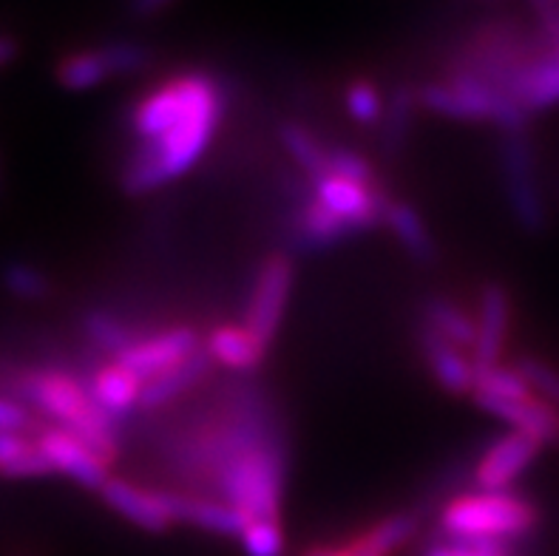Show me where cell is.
Wrapping results in <instances>:
<instances>
[{
    "instance_id": "6da1fadb",
    "label": "cell",
    "mask_w": 559,
    "mask_h": 556,
    "mask_svg": "<svg viewBox=\"0 0 559 556\" xmlns=\"http://www.w3.org/2000/svg\"><path fill=\"white\" fill-rule=\"evenodd\" d=\"M225 117L222 85L202 71L165 80L131 111L134 151L122 165V190L145 197L185 177L211 149Z\"/></svg>"
},
{
    "instance_id": "7a4b0ae2",
    "label": "cell",
    "mask_w": 559,
    "mask_h": 556,
    "mask_svg": "<svg viewBox=\"0 0 559 556\" xmlns=\"http://www.w3.org/2000/svg\"><path fill=\"white\" fill-rule=\"evenodd\" d=\"M14 392L26 406H35L55 421L57 429H66L80 443H85L97 458H117V421L94 403L92 392L74 375L66 372H26L17 378Z\"/></svg>"
},
{
    "instance_id": "3957f363",
    "label": "cell",
    "mask_w": 559,
    "mask_h": 556,
    "mask_svg": "<svg viewBox=\"0 0 559 556\" xmlns=\"http://www.w3.org/2000/svg\"><path fill=\"white\" fill-rule=\"evenodd\" d=\"M537 508L514 492L461 494L440 511V529L454 540L511 543L537 525Z\"/></svg>"
},
{
    "instance_id": "277c9868",
    "label": "cell",
    "mask_w": 559,
    "mask_h": 556,
    "mask_svg": "<svg viewBox=\"0 0 559 556\" xmlns=\"http://www.w3.org/2000/svg\"><path fill=\"white\" fill-rule=\"evenodd\" d=\"M418 103L440 117L468 122H495L503 131H525L528 114L497 85L452 74L443 83H429L418 92Z\"/></svg>"
},
{
    "instance_id": "5b68a950",
    "label": "cell",
    "mask_w": 559,
    "mask_h": 556,
    "mask_svg": "<svg viewBox=\"0 0 559 556\" xmlns=\"http://www.w3.org/2000/svg\"><path fill=\"white\" fill-rule=\"evenodd\" d=\"M503 174L509 204L520 227L528 233H539L546 227V204L539 197L534 154L525 131H506L503 137Z\"/></svg>"
},
{
    "instance_id": "8992f818",
    "label": "cell",
    "mask_w": 559,
    "mask_h": 556,
    "mask_svg": "<svg viewBox=\"0 0 559 556\" xmlns=\"http://www.w3.org/2000/svg\"><path fill=\"white\" fill-rule=\"evenodd\" d=\"M307 197L316 199L324 211L333 213L353 233L369 230L378 222H383V211L390 202L376 185L349 182V179H341L335 174H321V177L310 179Z\"/></svg>"
},
{
    "instance_id": "52a82bcc",
    "label": "cell",
    "mask_w": 559,
    "mask_h": 556,
    "mask_svg": "<svg viewBox=\"0 0 559 556\" xmlns=\"http://www.w3.org/2000/svg\"><path fill=\"white\" fill-rule=\"evenodd\" d=\"M290 259H287V256H270L262 268H259V273H255L253 287H250L248 316H245V327H248L264 346H270V341L276 339L284 310H287V301H290Z\"/></svg>"
},
{
    "instance_id": "ba28073f",
    "label": "cell",
    "mask_w": 559,
    "mask_h": 556,
    "mask_svg": "<svg viewBox=\"0 0 559 556\" xmlns=\"http://www.w3.org/2000/svg\"><path fill=\"white\" fill-rule=\"evenodd\" d=\"M197 350H202V344H199V335L191 327H170V330L136 339L126 353L114 358V364H120L122 369H128L142 383H148L151 378L163 375L165 369L177 367L185 358H191Z\"/></svg>"
},
{
    "instance_id": "9c48e42d",
    "label": "cell",
    "mask_w": 559,
    "mask_h": 556,
    "mask_svg": "<svg viewBox=\"0 0 559 556\" xmlns=\"http://www.w3.org/2000/svg\"><path fill=\"white\" fill-rule=\"evenodd\" d=\"M37 446H40L43 458L49 460V465L55 472L66 474L74 483L85 488H103L108 483V463L103 458H97L85 443H80L78 437L69 435L66 429H49L37 431Z\"/></svg>"
},
{
    "instance_id": "30bf717a",
    "label": "cell",
    "mask_w": 559,
    "mask_h": 556,
    "mask_svg": "<svg viewBox=\"0 0 559 556\" xmlns=\"http://www.w3.org/2000/svg\"><path fill=\"white\" fill-rule=\"evenodd\" d=\"M539 449L543 446H537L525 435H518V431L497 437L495 443L483 451L480 463L475 469L477 488L480 492H509L511 483L537 460Z\"/></svg>"
},
{
    "instance_id": "8fae6325",
    "label": "cell",
    "mask_w": 559,
    "mask_h": 556,
    "mask_svg": "<svg viewBox=\"0 0 559 556\" xmlns=\"http://www.w3.org/2000/svg\"><path fill=\"white\" fill-rule=\"evenodd\" d=\"M477 406L500 417L506 426H511V431L525 435L537 446L559 443V409L546 398L525 394L518 401H477Z\"/></svg>"
},
{
    "instance_id": "7c38bea8",
    "label": "cell",
    "mask_w": 559,
    "mask_h": 556,
    "mask_svg": "<svg viewBox=\"0 0 559 556\" xmlns=\"http://www.w3.org/2000/svg\"><path fill=\"white\" fill-rule=\"evenodd\" d=\"M103 500L117 511L120 517H126L128 522H134L136 529L151 531V534H159L170 525L168 506H165V494L154 492V488H142L131 480L122 477H108V483L103 488Z\"/></svg>"
},
{
    "instance_id": "4fadbf2b",
    "label": "cell",
    "mask_w": 559,
    "mask_h": 556,
    "mask_svg": "<svg viewBox=\"0 0 559 556\" xmlns=\"http://www.w3.org/2000/svg\"><path fill=\"white\" fill-rule=\"evenodd\" d=\"M509 94L525 114L559 106V51L543 49L506 85Z\"/></svg>"
},
{
    "instance_id": "5bb4252c",
    "label": "cell",
    "mask_w": 559,
    "mask_h": 556,
    "mask_svg": "<svg viewBox=\"0 0 559 556\" xmlns=\"http://www.w3.org/2000/svg\"><path fill=\"white\" fill-rule=\"evenodd\" d=\"M509 296L500 284L483 287L480 312H477V341L472 346V364L475 369L497 367L503 355L506 335H509Z\"/></svg>"
},
{
    "instance_id": "9a60e30c",
    "label": "cell",
    "mask_w": 559,
    "mask_h": 556,
    "mask_svg": "<svg viewBox=\"0 0 559 556\" xmlns=\"http://www.w3.org/2000/svg\"><path fill=\"white\" fill-rule=\"evenodd\" d=\"M165 506L174 522H191L197 529L211 531V534H227L241 536V531L248 529V517L236 511V508L225 506L222 500H211V497H188L179 492H163Z\"/></svg>"
},
{
    "instance_id": "2e32d148",
    "label": "cell",
    "mask_w": 559,
    "mask_h": 556,
    "mask_svg": "<svg viewBox=\"0 0 559 556\" xmlns=\"http://www.w3.org/2000/svg\"><path fill=\"white\" fill-rule=\"evenodd\" d=\"M211 364L213 360L211 355H207V350H197V353H193L191 358H185L182 364L165 369L163 375L151 378L148 383H142L140 409L154 412V409H163L168 406L170 401H177L179 394L191 392L193 387L202 383V378L207 375Z\"/></svg>"
},
{
    "instance_id": "e0dca14e",
    "label": "cell",
    "mask_w": 559,
    "mask_h": 556,
    "mask_svg": "<svg viewBox=\"0 0 559 556\" xmlns=\"http://www.w3.org/2000/svg\"><path fill=\"white\" fill-rule=\"evenodd\" d=\"M88 392H92L94 403H97L111 421H122L128 412L140 409L142 380H136L128 369H122L120 364H114L111 360V364L99 367L97 372L92 375Z\"/></svg>"
},
{
    "instance_id": "ac0fdd59",
    "label": "cell",
    "mask_w": 559,
    "mask_h": 556,
    "mask_svg": "<svg viewBox=\"0 0 559 556\" xmlns=\"http://www.w3.org/2000/svg\"><path fill=\"white\" fill-rule=\"evenodd\" d=\"M205 350L211 355V360H216V364H222L227 369H234V372H250V369L262 364L264 353H267V346L255 339L245 324L216 327L207 335Z\"/></svg>"
},
{
    "instance_id": "d6986e66",
    "label": "cell",
    "mask_w": 559,
    "mask_h": 556,
    "mask_svg": "<svg viewBox=\"0 0 559 556\" xmlns=\"http://www.w3.org/2000/svg\"><path fill=\"white\" fill-rule=\"evenodd\" d=\"M424 353L429 360V369L438 378V383L452 394L475 392V364L463 355V350L452 346L449 341L438 339L435 332H424Z\"/></svg>"
},
{
    "instance_id": "ffe728a7",
    "label": "cell",
    "mask_w": 559,
    "mask_h": 556,
    "mask_svg": "<svg viewBox=\"0 0 559 556\" xmlns=\"http://www.w3.org/2000/svg\"><path fill=\"white\" fill-rule=\"evenodd\" d=\"M353 236L344 222L324 211L316 199L305 197L301 208L296 213V225H293V241L301 250H324V247L335 245V241Z\"/></svg>"
},
{
    "instance_id": "44dd1931",
    "label": "cell",
    "mask_w": 559,
    "mask_h": 556,
    "mask_svg": "<svg viewBox=\"0 0 559 556\" xmlns=\"http://www.w3.org/2000/svg\"><path fill=\"white\" fill-rule=\"evenodd\" d=\"M415 525H418V522L412 520L409 514L386 517V520L376 522V525L364 531V534L353 536L349 543H344V548L353 556H392L412 534H415Z\"/></svg>"
},
{
    "instance_id": "7402d4cb",
    "label": "cell",
    "mask_w": 559,
    "mask_h": 556,
    "mask_svg": "<svg viewBox=\"0 0 559 556\" xmlns=\"http://www.w3.org/2000/svg\"><path fill=\"white\" fill-rule=\"evenodd\" d=\"M383 222L395 233V239L409 250V256H415L418 261L435 259V241L429 236V227L424 225V218L412 204L390 199L386 211H383Z\"/></svg>"
},
{
    "instance_id": "603a6c76",
    "label": "cell",
    "mask_w": 559,
    "mask_h": 556,
    "mask_svg": "<svg viewBox=\"0 0 559 556\" xmlns=\"http://www.w3.org/2000/svg\"><path fill=\"white\" fill-rule=\"evenodd\" d=\"M426 324H429V332H435L438 339L449 341L457 350H472L477 341L475 318L447 298H432L426 304Z\"/></svg>"
},
{
    "instance_id": "cb8c5ba5",
    "label": "cell",
    "mask_w": 559,
    "mask_h": 556,
    "mask_svg": "<svg viewBox=\"0 0 559 556\" xmlns=\"http://www.w3.org/2000/svg\"><path fill=\"white\" fill-rule=\"evenodd\" d=\"M0 474L3 477H46V474H55V469L43 458L37 440H28L23 435H0Z\"/></svg>"
},
{
    "instance_id": "d4e9b609",
    "label": "cell",
    "mask_w": 559,
    "mask_h": 556,
    "mask_svg": "<svg viewBox=\"0 0 559 556\" xmlns=\"http://www.w3.org/2000/svg\"><path fill=\"white\" fill-rule=\"evenodd\" d=\"M111 78L108 60L103 49L97 51H74L66 60L57 63V83L69 88V92H88L97 88Z\"/></svg>"
},
{
    "instance_id": "484cf974",
    "label": "cell",
    "mask_w": 559,
    "mask_h": 556,
    "mask_svg": "<svg viewBox=\"0 0 559 556\" xmlns=\"http://www.w3.org/2000/svg\"><path fill=\"white\" fill-rule=\"evenodd\" d=\"M532 394V383L520 367H486L475 369V401H518Z\"/></svg>"
},
{
    "instance_id": "4316f807",
    "label": "cell",
    "mask_w": 559,
    "mask_h": 556,
    "mask_svg": "<svg viewBox=\"0 0 559 556\" xmlns=\"http://www.w3.org/2000/svg\"><path fill=\"white\" fill-rule=\"evenodd\" d=\"M282 145L284 151L296 159V165L305 170L307 177L316 179L321 174H326V165H330V149H324L316 137L301 126H284L282 128Z\"/></svg>"
},
{
    "instance_id": "83f0119b",
    "label": "cell",
    "mask_w": 559,
    "mask_h": 556,
    "mask_svg": "<svg viewBox=\"0 0 559 556\" xmlns=\"http://www.w3.org/2000/svg\"><path fill=\"white\" fill-rule=\"evenodd\" d=\"M85 335H88V341H92L97 350L114 355V358H117L120 353H126L128 346L140 339V335H134V330H131L122 318L103 310H94L85 316Z\"/></svg>"
},
{
    "instance_id": "f1b7e54d",
    "label": "cell",
    "mask_w": 559,
    "mask_h": 556,
    "mask_svg": "<svg viewBox=\"0 0 559 556\" xmlns=\"http://www.w3.org/2000/svg\"><path fill=\"white\" fill-rule=\"evenodd\" d=\"M0 282L12 296L23 298V301H40L49 296V282L37 268L26 264V261H9L7 268L0 270Z\"/></svg>"
},
{
    "instance_id": "f546056e",
    "label": "cell",
    "mask_w": 559,
    "mask_h": 556,
    "mask_svg": "<svg viewBox=\"0 0 559 556\" xmlns=\"http://www.w3.org/2000/svg\"><path fill=\"white\" fill-rule=\"evenodd\" d=\"M344 106H347V114L355 122L361 126H376V122L383 120V103L378 85H372L369 80H355V83L347 85V94H344Z\"/></svg>"
},
{
    "instance_id": "4dcf8cb0",
    "label": "cell",
    "mask_w": 559,
    "mask_h": 556,
    "mask_svg": "<svg viewBox=\"0 0 559 556\" xmlns=\"http://www.w3.org/2000/svg\"><path fill=\"white\" fill-rule=\"evenodd\" d=\"M241 548L248 556H282L284 531L278 520H250L248 529L241 531Z\"/></svg>"
},
{
    "instance_id": "1f68e13d",
    "label": "cell",
    "mask_w": 559,
    "mask_h": 556,
    "mask_svg": "<svg viewBox=\"0 0 559 556\" xmlns=\"http://www.w3.org/2000/svg\"><path fill=\"white\" fill-rule=\"evenodd\" d=\"M103 55L108 60V69H111V78H122V74H136L145 66L151 63V51L140 43L120 40L103 46Z\"/></svg>"
},
{
    "instance_id": "d6a6232c",
    "label": "cell",
    "mask_w": 559,
    "mask_h": 556,
    "mask_svg": "<svg viewBox=\"0 0 559 556\" xmlns=\"http://www.w3.org/2000/svg\"><path fill=\"white\" fill-rule=\"evenodd\" d=\"M409 106L412 94L406 88H397L390 103H386V108H383V142H386V149H401L406 128H409Z\"/></svg>"
},
{
    "instance_id": "836d02e7",
    "label": "cell",
    "mask_w": 559,
    "mask_h": 556,
    "mask_svg": "<svg viewBox=\"0 0 559 556\" xmlns=\"http://www.w3.org/2000/svg\"><path fill=\"white\" fill-rule=\"evenodd\" d=\"M326 174H335L341 179H349V182H361V185H376V177H372V168L364 159L358 151L349 149H330V165H326Z\"/></svg>"
},
{
    "instance_id": "e575fe53",
    "label": "cell",
    "mask_w": 559,
    "mask_h": 556,
    "mask_svg": "<svg viewBox=\"0 0 559 556\" xmlns=\"http://www.w3.org/2000/svg\"><path fill=\"white\" fill-rule=\"evenodd\" d=\"M520 369H523L525 380L532 383V389H537L539 398H546L548 403L559 409V372L551 369L548 364L537 358H525L520 360Z\"/></svg>"
},
{
    "instance_id": "d590c367",
    "label": "cell",
    "mask_w": 559,
    "mask_h": 556,
    "mask_svg": "<svg viewBox=\"0 0 559 556\" xmlns=\"http://www.w3.org/2000/svg\"><path fill=\"white\" fill-rule=\"evenodd\" d=\"M32 426L35 421H32L26 403L14 401V398H0V435H23Z\"/></svg>"
},
{
    "instance_id": "8d00e7d4",
    "label": "cell",
    "mask_w": 559,
    "mask_h": 556,
    "mask_svg": "<svg viewBox=\"0 0 559 556\" xmlns=\"http://www.w3.org/2000/svg\"><path fill=\"white\" fill-rule=\"evenodd\" d=\"M532 12L539 37L548 43V49L559 51V3H554V0H539V3L532 7Z\"/></svg>"
},
{
    "instance_id": "74e56055",
    "label": "cell",
    "mask_w": 559,
    "mask_h": 556,
    "mask_svg": "<svg viewBox=\"0 0 559 556\" xmlns=\"http://www.w3.org/2000/svg\"><path fill=\"white\" fill-rule=\"evenodd\" d=\"M454 543L461 548V556H511V543H497V540H454Z\"/></svg>"
},
{
    "instance_id": "f35d334b",
    "label": "cell",
    "mask_w": 559,
    "mask_h": 556,
    "mask_svg": "<svg viewBox=\"0 0 559 556\" xmlns=\"http://www.w3.org/2000/svg\"><path fill=\"white\" fill-rule=\"evenodd\" d=\"M305 556H353L344 545H316Z\"/></svg>"
},
{
    "instance_id": "ab89813d",
    "label": "cell",
    "mask_w": 559,
    "mask_h": 556,
    "mask_svg": "<svg viewBox=\"0 0 559 556\" xmlns=\"http://www.w3.org/2000/svg\"><path fill=\"white\" fill-rule=\"evenodd\" d=\"M17 55V43L12 37H0V66H7Z\"/></svg>"
},
{
    "instance_id": "60d3db41",
    "label": "cell",
    "mask_w": 559,
    "mask_h": 556,
    "mask_svg": "<svg viewBox=\"0 0 559 556\" xmlns=\"http://www.w3.org/2000/svg\"><path fill=\"white\" fill-rule=\"evenodd\" d=\"M165 7H168V3H156V0H151V3H136V7H131V12H134V14H156V12H163Z\"/></svg>"
}]
</instances>
